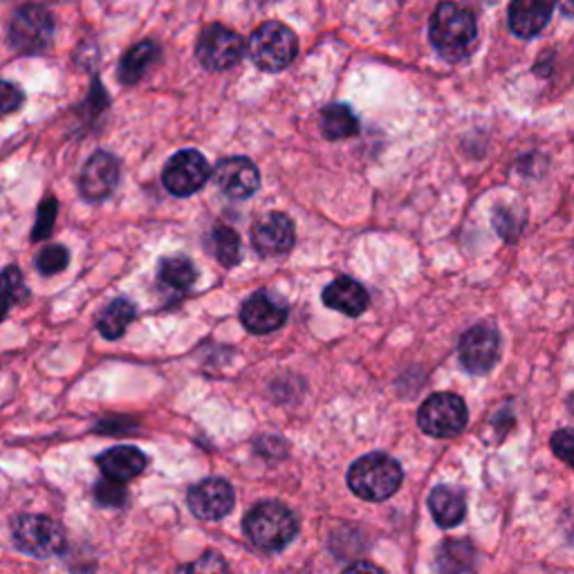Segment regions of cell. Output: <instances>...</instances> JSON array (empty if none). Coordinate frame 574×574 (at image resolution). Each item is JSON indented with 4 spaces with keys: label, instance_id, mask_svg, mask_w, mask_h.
<instances>
[{
    "label": "cell",
    "instance_id": "cell-1",
    "mask_svg": "<svg viewBox=\"0 0 574 574\" xmlns=\"http://www.w3.org/2000/svg\"><path fill=\"white\" fill-rule=\"evenodd\" d=\"M476 34L474 12L455 3L438 5L429 23L431 43L446 62H463L476 43Z\"/></svg>",
    "mask_w": 574,
    "mask_h": 574
},
{
    "label": "cell",
    "instance_id": "cell-2",
    "mask_svg": "<svg viewBox=\"0 0 574 574\" xmlns=\"http://www.w3.org/2000/svg\"><path fill=\"white\" fill-rule=\"evenodd\" d=\"M243 530L256 548L276 552L297 537L299 523L290 507L276 500H265L250 509L243 521Z\"/></svg>",
    "mask_w": 574,
    "mask_h": 574
},
{
    "label": "cell",
    "instance_id": "cell-3",
    "mask_svg": "<svg viewBox=\"0 0 574 574\" xmlns=\"http://www.w3.org/2000/svg\"><path fill=\"white\" fill-rule=\"evenodd\" d=\"M401 478H405V474H401L395 457L386 453H368L353 463L349 472V487L362 500L382 503L399 489Z\"/></svg>",
    "mask_w": 574,
    "mask_h": 574
},
{
    "label": "cell",
    "instance_id": "cell-4",
    "mask_svg": "<svg viewBox=\"0 0 574 574\" xmlns=\"http://www.w3.org/2000/svg\"><path fill=\"white\" fill-rule=\"evenodd\" d=\"M297 52H299L297 34L278 21L263 23L250 38L252 62L256 68L265 73L285 70L295 62Z\"/></svg>",
    "mask_w": 574,
    "mask_h": 574
},
{
    "label": "cell",
    "instance_id": "cell-5",
    "mask_svg": "<svg viewBox=\"0 0 574 574\" xmlns=\"http://www.w3.org/2000/svg\"><path fill=\"white\" fill-rule=\"evenodd\" d=\"M14 545L36 559H49L66 550L64 528L41 514H21L12 521Z\"/></svg>",
    "mask_w": 574,
    "mask_h": 574
},
{
    "label": "cell",
    "instance_id": "cell-6",
    "mask_svg": "<svg viewBox=\"0 0 574 574\" xmlns=\"http://www.w3.org/2000/svg\"><path fill=\"white\" fill-rule=\"evenodd\" d=\"M470 422V411L463 397L453 393L431 395L418 413L420 429L431 438H453Z\"/></svg>",
    "mask_w": 574,
    "mask_h": 574
},
{
    "label": "cell",
    "instance_id": "cell-7",
    "mask_svg": "<svg viewBox=\"0 0 574 574\" xmlns=\"http://www.w3.org/2000/svg\"><path fill=\"white\" fill-rule=\"evenodd\" d=\"M245 54L243 36L224 25H207L196 43V56L202 68L211 73H222L234 68Z\"/></svg>",
    "mask_w": 574,
    "mask_h": 574
},
{
    "label": "cell",
    "instance_id": "cell-8",
    "mask_svg": "<svg viewBox=\"0 0 574 574\" xmlns=\"http://www.w3.org/2000/svg\"><path fill=\"white\" fill-rule=\"evenodd\" d=\"M10 45L19 54H43L52 45L54 16L43 5H23L10 23Z\"/></svg>",
    "mask_w": 574,
    "mask_h": 574
},
{
    "label": "cell",
    "instance_id": "cell-9",
    "mask_svg": "<svg viewBox=\"0 0 574 574\" xmlns=\"http://www.w3.org/2000/svg\"><path fill=\"white\" fill-rule=\"evenodd\" d=\"M211 178V166L200 151L187 148L168 159L162 174V183L168 194L178 198H189L198 194Z\"/></svg>",
    "mask_w": 574,
    "mask_h": 574
},
{
    "label": "cell",
    "instance_id": "cell-10",
    "mask_svg": "<svg viewBox=\"0 0 574 574\" xmlns=\"http://www.w3.org/2000/svg\"><path fill=\"white\" fill-rule=\"evenodd\" d=\"M461 362L472 375L487 373L500 353V334L492 323L472 325L461 339Z\"/></svg>",
    "mask_w": 574,
    "mask_h": 574
},
{
    "label": "cell",
    "instance_id": "cell-11",
    "mask_svg": "<svg viewBox=\"0 0 574 574\" xmlns=\"http://www.w3.org/2000/svg\"><path fill=\"white\" fill-rule=\"evenodd\" d=\"M187 500L200 521H220L234 509L236 494L224 478H207L189 489Z\"/></svg>",
    "mask_w": 574,
    "mask_h": 574
},
{
    "label": "cell",
    "instance_id": "cell-12",
    "mask_svg": "<svg viewBox=\"0 0 574 574\" xmlns=\"http://www.w3.org/2000/svg\"><path fill=\"white\" fill-rule=\"evenodd\" d=\"M120 185V162L106 151H97L84 166L79 191L88 202H101Z\"/></svg>",
    "mask_w": 574,
    "mask_h": 574
},
{
    "label": "cell",
    "instance_id": "cell-13",
    "mask_svg": "<svg viewBox=\"0 0 574 574\" xmlns=\"http://www.w3.org/2000/svg\"><path fill=\"white\" fill-rule=\"evenodd\" d=\"M213 178L218 189L234 200H247L261 187L258 166L250 157L222 159L213 170Z\"/></svg>",
    "mask_w": 574,
    "mask_h": 574
},
{
    "label": "cell",
    "instance_id": "cell-14",
    "mask_svg": "<svg viewBox=\"0 0 574 574\" xmlns=\"http://www.w3.org/2000/svg\"><path fill=\"white\" fill-rule=\"evenodd\" d=\"M252 245L263 258L287 254L295 247V222L290 220V216L280 211L267 213L254 227Z\"/></svg>",
    "mask_w": 574,
    "mask_h": 574
},
{
    "label": "cell",
    "instance_id": "cell-15",
    "mask_svg": "<svg viewBox=\"0 0 574 574\" xmlns=\"http://www.w3.org/2000/svg\"><path fill=\"white\" fill-rule=\"evenodd\" d=\"M285 319L287 306L265 290L254 292L241 308V321L252 334H269L278 330Z\"/></svg>",
    "mask_w": 574,
    "mask_h": 574
},
{
    "label": "cell",
    "instance_id": "cell-16",
    "mask_svg": "<svg viewBox=\"0 0 574 574\" xmlns=\"http://www.w3.org/2000/svg\"><path fill=\"white\" fill-rule=\"evenodd\" d=\"M97 465L106 476V481L122 485L140 476L146 470L148 461L146 455L135 446H112L97 457Z\"/></svg>",
    "mask_w": 574,
    "mask_h": 574
},
{
    "label": "cell",
    "instance_id": "cell-17",
    "mask_svg": "<svg viewBox=\"0 0 574 574\" xmlns=\"http://www.w3.org/2000/svg\"><path fill=\"white\" fill-rule=\"evenodd\" d=\"M321 301L336 312H343L349 317H360L366 312L371 297L360 280H355L351 276H339L325 287Z\"/></svg>",
    "mask_w": 574,
    "mask_h": 574
},
{
    "label": "cell",
    "instance_id": "cell-18",
    "mask_svg": "<svg viewBox=\"0 0 574 574\" xmlns=\"http://www.w3.org/2000/svg\"><path fill=\"white\" fill-rule=\"evenodd\" d=\"M554 5L552 3H541V0H516L509 8V30L521 36V38H532L552 19Z\"/></svg>",
    "mask_w": 574,
    "mask_h": 574
},
{
    "label": "cell",
    "instance_id": "cell-19",
    "mask_svg": "<svg viewBox=\"0 0 574 574\" xmlns=\"http://www.w3.org/2000/svg\"><path fill=\"white\" fill-rule=\"evenodd\" d=\"M429 509H431L433 521L440 528H455L465 519L467 500L461 489L449 487V485H438L429 496Z\"/></svg>",
    "mask_w": 574,
    "mask_h": 574
},
{
    "label": "cell",
    "instance_id": "cell-20",
    "mask_svg": "<svg viewBox=\"0 0 574 574\" xmlns=\"http://www.w3.org/2000/svg\"><path fill=\"white\" fill-rule=\"evenodd\" d=\"M159 62V47L155 41H144L131 47L120 62V81L126 86L137 84Z\"/></svg>",
    "mask_w": 574,
    "mask_h": 574
},
{
    "label": "cell",
    "instance_id": "cell-21",
    "mask_svg": "<svg viewBox=\"0 0 574 574\" xmlns=\"http://www.w3.org/2000/svg\"><path fill=\"white\" fill-rule=\"evenodd\" d=\"M360 133V120L346 103H330L321 110V135L328 142L349 140Z\"/></svg>",
    "mask_w": 574,
    "mask_h": 574
},
{
    "label": "cell",
    "instance_id": "cell-22",
    "mask_svg": "<svg viewBox=\"0 0 574 574\" xmlns=\"http://www.w3.org/2000/svg\"><path fill=\"white\" fill-rule=\"evenodd\" d=\"M476 550L470 541H444L435 554L438 574H472Z\"/></svg>",
    "mask_w": 574,
    "mask_h": 574
},
{
    "label": "cell",
    "instance_id": "cell-23",
    "mask_svg": "<svg viewBox=\"0 0 574 574\" xmlns=\"http://www.w3.org/2000/svg\"><path fill=\"white\" fill-rule=\"evenodd\" d=\"M196 267L187 256H170V258H162L159 261V269H157V283L164 287V290L170 292H187L189 287L196 283Z\"/></svg>",
    "mask_w": 574,
    "mask_h": 574
},
{
    "label": "cell",
    "instance_id": "cell-24",
    "mask_svg": "<svg viewBox=\"0 0 574 574\" xmlns=\"http://www.w3.org/2000/svg\"><path fill=\"white\" fill-rule=\"evenodd\" d=\"M133 319H135V306L129 299H114L99 314L97 328H99L101 336H106L108 341H114L126 332V328L133 323Z\"/></svg>",
    "mask_w": 574,
    "mask_h": 574
},
{
    "label": "cell",
    "instance_id": "cell-25",
    "mask_svg": "<svg viewBox=\"0 0 574 574\" xmlns=\"http://www.w3.org/2000/svg\"><path fill=\"white\" fill-rule=\"evenodd\" d=\"M207 247L211 256H216L224 267H232L241 261V239L232 227L216 224L209 232Z\"/></svg>",
    "mask_w": 574,
    "mask_h": 574
},
{
    "label": "cell",
    "instance_id": "cell-26",
    "mask_svg": "<svg viewBox=\"0 0 574 574\" xmlns=\"http://www.w3.org/2000/svg\"><path fill=\"white\" fill-rule=\"evenodd\" d=\"M23 295V274L16 265L0 272V321H3L14 306V301Z\"/></svg>",
    "mask_w": 574,
    "mask_h": 574
},
{
    "label": "cell",
    "instance_id": "cell-27",
    "mask_svg": "<svg viewBox=\"0 0 574 574\" xmlns=\"http://www.w3.org/2000/svg\"><path fill=\"white\" fill-rule=\"evenodd\" d=\"M70 252L64 245H49L36 256V267L45 276H54L68 267Z\"/></svg>",
    "mask_w": 574,
    "mask_h": 574
},
{
    "label": "cell",
    "instance_id": "cell-28",
    "mask_svg": "<svg viewBox=\"0 0 574 574\" xmlns=\"http://www.w3.org/2000/svg\"><path fill=\"white\" fill-rule=\"evenodd\" d=\"M56 211H59V202H56L54 196H47L41 207H38V213H36V224L32 229V241L38 243V241H45L52 229H54V222H56Z\"/></svg>",
    "mask_w": 574,
    "mask_h": 574
},
{
    "label": "cell",
    "instance_id": "cell-29",
    "mask_svg": "<svg viewBox=\"0 0 574 574\" xmlns=\"http://www.w3.org/2000/svg\"><path fill=\"white\" fill-rule=\"evenodd\" d=\"M178 574H229V565L220 554L207 552L200 559L183 565Z\"/></svg>",
    "mask_w": 574,
    "mask_h": 574
},
{
    "label": "cell",
    "instance_id": "cell-30",
    "mask_svg": "<svg viewBox=\"0 0 574 574\" xmlns=\"http://www.w3.org/2000/svg\"><path fill=\"white\" fill-rule=\"evenodd\" d=\"M25 101L23 90L12 84V81H3L0 79V118H5L10 112H16Z\"/></svg>",
    "mask_w": 574,
    "mask_h": 574
},
{
    "label": "cell",
    "instance_id": "cell-31",
    "mask_svg": "<svg viewBox=\"0 0 574 574\" xmlns=\"http://www.w3.org/2000/svg\"><path fill=\"white\" fill-rule=\"evenodd\" d=\"M95 496L101 505H108V507H120L124 505L126 500V489L120 485V483H112V481H101L97 487H95Z\"/></svg>",
    "mask_w": 574,
    "mask_h": 574
},
{
    "label": "cell",
    "instance_id": "cell-32",
    "mask_svg": "<svg viewBox=\"0 0 574 574\" xmlns=\"http://www.w3.org/2000/svg\"><path fill=\"white\" fill-rule=\"evenodd\" d=\"M572 449H574V435L570 429H561L552 435V451L565 465H572Z\"/></svg>",
    "mask_w": 574,
    "mask_h": 574
},
{
    "label": "cell",
    "instance_id": "cell-33",
    "mask_svg": "<svg viewBox=\"0 0 574 574\" xmlns=\"http://www.w3.org/2000/svg\"><path fill=\"white\" fill-rule=\"evenodd\" d=\"M494 224L498 229V234L507 241H514V236L521 232V222H516V216L509 213L507 209H498L496 211V218H494Z\"/></svg>",
    "mask_w": 574,
    "mask_h": 574
},
{
    "label": "cell",
    "instance_id": "cell-34",
    "mask_svg": "<svg viewBox=\"0 0 574 574\" xmlns=\"http://www.w3.org/2000/svg\"><path fill=\"white\" fill-rule=\"evenodd\" d=\"M341 574H384V570H379V567L373 565V563L362 561V563H353V565H349V567L343 570Z\"/></svg>",
    "mask_w": 574,
    "mask_h": 574
}]
</instances>
